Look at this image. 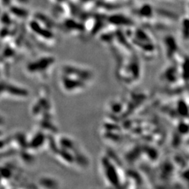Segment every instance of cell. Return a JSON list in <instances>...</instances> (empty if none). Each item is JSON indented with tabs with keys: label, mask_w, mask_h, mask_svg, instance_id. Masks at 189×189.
Instances as JSON below:
<instances>
[{
	"label": "cell",
	"mask_w": 189,
	"mask_h": 189,
	"mask_svg": "<svg viewBox=\"0 0 189 189\" xmlns=\"http://www.w3.org/2000/svg\"><path fill=\"white\" fill-rule=\"evenodd\" d=\"M60 86L67 94H76L86 91L94 80V73L89 68L73 63L61 67Z\"/></svg>",
	"instance_id": "obj_1"
},
{
	"label": "cell",
	"mask_w": 189,
	"mask_h": 189,
	"mask_svg": "<svg viewBox=\"0 0 189 189\" xmlns=\"http://www.w3.org/2000/svg\"><path fill=\"white\" fill-rule=\"evenodd\" d=\"M100 166L105 182L109 187L121 188L125 184L126 174L122 172L119 162H115L114 160L108 154L102 157Z\"/></svg>",
	"instance_id": "obj_2"
},
{
	"label": "cell",
	"mask_w": 189,
	"mask_h": 189,
	"mask_svg": "<svg viewBox=\"0 0 189 189\" xmlns=\"http://www.w3.org/2000/svg\"><path fill=\"white\" fill-rule=\"evenodd\" d=\"M119 77L122 81L126 84H132L133 77L134 81H137L140 79V64L137 59L130 58L129 60H125V62L121 63L119 68Z\"/></svg>",
	"instance_id": "obj_3"
},
{
	"label": "cell",
	"mask_w": 189,
	"mask_h": 189,
	"mask_svg": "<svg viewBox=\"0 0 189 189\" xmlns=\"http://www.w3.org/2000/svg\"><path fill=\"white\" fill-rule=\"evenodd\" d=\"M55 58L52 56L43 57L27 65V70L31 73H44L55 65Z\"/></svg>",
	"instance_id": "obj_4"
},
{
	"label": "cell",
	"mask_w": 189,
	"mask_h": 189,
	"mask_svg": "<svg viewBox=\"0 0 189 189\" xmlns=\"http://www.w3.org/2000/svg\"><path fill=\"white\" fill-rule=\"evenodd\" d=\"M30 27H31L32 30L40 36L44 37L46 39H53V35L50 30L48 31L46 29H42L36 22H32L30 23Z\"/></svg>",
	"instance_id": "obj_5"
},
{
	"label": "cell",
	"mask_w": 189,
	"mask_h": 189,
	"mask_svg": "<svg viewBox=\"0 0 189 189\" xmlns=\"http://www.w3.org/2000/svg\"><path fill=\"white\" fill-rule=\"evenodd\" d=\"M45 139H46V137H45L44 134L42 132H39L33 137L28 146L33 149H36L37 148L41 147L44 144Z\"/></svg>",
	"instance_id": "obj_6"
},
{
	"label": "cell",
	"mask_w": 189,
	"mask_h": 189,
	"mask_svg": "<svg viewBox=\"0 0 189 189\" xmlns=\"http://www.w3.org/2000/svg\"><path fill=\"white\" fill-rule=\"evenodd\" d=\"M5 89L9 93L18 97H27L29 94V93H28L27 90L18 88L17 86H5Z\"/></svg>",
	"instance_id": "obj_7"
},
{
	"label": "cell",
	"mask_w": 189,
	"mask_h": 189,
	"mask_svg": "<svg viewBox=\"0 0 189 189\" xmlns=\"http://www.w3.org/2000/svg\"><path fill=\"white\" fill-rule=\"evenodd\" d=\"M40 184L46 188H56L58 187V186L56 185L58 184L55 180L51 178H44L41 179Z\"/></svg>",
	"instance_id": "obj_8"
},
{
	"label": "cell",
	"mask_w": 189,
	"mask_h": 189,
	"mask_svg": "<svg viewBox=\"0 0 189 189\" xmlns=\"http://www.w3.org/2000/svg\"><path fill=\"white\" fill-rule=\"evenodd\" d=\"M11 12L16 14V15H17L18 16H20V17H24V16H26V15L27 14V13L23 10V9H20L17 8V7H13V8H11Z\"/></svg>",
	"instance_id": "obj_9"
},
{
	"label": "cell",
	"mask_w": 189,
	"mask_h": 189,
	"mask_svg": "<svg viewBox=\"0 0 189 189\" xmlns=\"http://www.w3.org/2000/svg\"><path fill=\"white\" fill-rule=\"evenodd\" d=\"M0 176H1V177L9 179L11 176V169L7 168V167H1L0 168Z\"/></svg>",
	"instance_id": "obj_10"
},
{
	"label": "cell",
	"mask_w": 189,
	"mask_h": 189,
	"mask_svg": "<svg viewBox=\"0 0 189 189\" xmlns=\"http://www.w3.org/2000/svg\"><path fill=\"white\" fill-rule=\"evenodd\" d=\"M17 140L22 147H25V146H27V144H26L25 137L24 135H23V134H18L17 136Z\"/></svg>",
	"instance_id": "obj_11"
},
{
	"label": "cell",
	"mask_w": 189,
	"mask_h": 189,
	"mask_svg": "<svg viewBox=\"0 0 189 189\" xmlns=\"http://www.w3.org/2000/svg\"><path fill=\"white\" fill-rule=\"evenodd\" d=\"M4 89H5V86H4V84H0V93H1V92L3 91Z\"/></svg>",
	"instance_id": "obj_12"
},
{
	"label": "cell",
	"mask_w": 189,
	"mask_h": 189,
	"mask_svg": "<svg viewBox=\"0 0 189 189\" xmlns=\"http://www.w3.org/2000/svg\"><path fill=\"white\" fill-rule=\"evenodd\" d=\"M4 144L3 142H2V141H0V148H2V147H3V146H4Z\"/></svg>",
	"instance_id": "obj_13"
},
{
	"label": "cell",
	"mask_w": 189,
	"mask_h": 189,
	"mask_svg": "<svg viewBox=\"0 0 189 189\" xmlns=\"http://www.w3.org/2000/svg\"><path fill=\"white\" fill-rule=\"evenodd\" d=\"M2 123H3V120H2V119L0 118V124H2Z\"/></svg>",
	"instance_id": "obj_14"
},
{
	"label": "cell",
	"mask_w": 189,
	"mask_h": 189,
	"mask_svg": "<svg viewBox=\"0 0 189 189\" xmlns=\"http://www.w3.org/2000/svg\"><path fill=\"white\" fill-rule=\"evenodd\" d=\"M20 2H25L26 1H27V0H20Z\"/></svg>",
	"instance_id": "obj_15"
},
{
	"label": "cell",
	"mask_w": 189,
	"mask_h": 189,
	"mask_svg": "<svg viewBox=\"0 0 189 189\" xmlns=\"http://www.w3.org/2000/svg\"><path fill=\"white\" fill-rule=\"evenodd\" d=\"M3 1H4V2H6V3H7V2H8V0H3Z\"/></svg>",
	"instance_id": "obj_16"
},
{
	"label": "cell",
	"mask_w": 189,
	"mask_h": 189,
	"mask_svg": "<svg viewBox=\"0 0 189 189\" xmlns=\"http://www.w3.org/2000/svg\"><path fill=\"white\" fill-rule=\"evenodd\" d=\"M0 178H1V176H0Z\"/></svg>",
	"instance_id": "obj_17"
}]
</instances>
